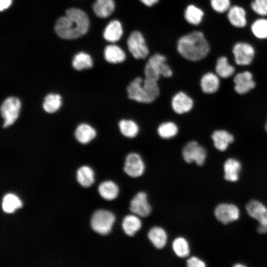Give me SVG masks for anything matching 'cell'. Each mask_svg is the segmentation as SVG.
Wrapping results in <instances>:
<instances>
[{"label": "cell", "instance_id": "obj_8", "mask_svg": "<svg viewBox=\"0 0 267 267\" xmlns=\"http://www.w3.org/2000/svg\"><path fill=\"white\" fill-rule=\"evenodd\" d=\"M182 155L187 163L195 162L198 166L204 164L207 156L206 149L197 141L192 140L187 142L183 147Z\"/></svg>", "mask_w": 267, "mask_h": 267}, {"label": "cell", "instance_id": "obj_22", "mask_svg": "<svg viewBox=\"0 0 267 267\" xmlns=\"http://www.w3.org/2000/svg\"><path fill=\"white\" fill-rule=\"evenodd\" d=\"M96 135L95 130L89 124L83 123L78 126L75 132L76 139L82 144H86Z\"/></svg>", "mask_w": 267, "mask_h": 267}, {"label": "cell", "instance_id": "obj_4", "mask_svg": "<svg viewBox=\"0 0 267 267\" xmlns=\"http://www.w3.org/2000/svg\"><path fill=\"white\" fill-rule=\"evenodd\" d=\"M21 103L20 99L15 96L5 98L0 106V114L3 119V128L12 125L19 117Z\"/></svg>", "mask_w": 267, "mask_h": 267}, {"label": "cell", "instance_id": "obj_42", "mask_svg": "<svg viewBox=\"0 0 267 267\" xmlns=\"http://www.w3.org/2000/svg\"><path fill=\"white\" fill-rule=\"evenodd\" d=\"M143 4L148 7H151L157 3L159 0H139Z\"/></svg>", "mask_w": 267, "mask_h": 267}, {"label": "cell", "instance_id": "obj_40", "mask_svg": "<svg viewBox=\"0 0 267 267\" xmlns=\"http://www.w3.org/2000/svg\"><path fill=\"white\" fill-rule=\"evenodd\" d=\"M187 265L189 267H204L205 263L196 257H192L187 261Z\"/></svg>", "mask_w": 267, "mask_h": 267}, {"label": "cell", "instance_id": "obj_33", "mask_svg": "<svg viewBox=\"0 0 267 267\" xmlns=\"http://www.w3.org/2000/svg\"><path fill=\"white\" fill-rule=\"evenodd\" d=\"M92 65L93 62L91 57L85 52H79L76 54L72 61L73 68L79 71L90 68Z\"/></svg>", "mask_w": 267, "mask_h": 267}, {"label": "cell", "instance_id": "obj_13", "mask_svg": "<svg viewBox=\"0 0 267 267\" xmlns=\"http://www.w3.org/2000/svg\"><path fill=\"white\" fill-rule=\"evenodd\" d=\"M130 210L134 214L142 217L149 215L151 208L147 199V195L143 192L137 193L132 200L130 203Z\"/></svg>", "mask_w": 267, "mask_h": 267}, {"label": "cell", "instance_id": "obj_9", "mask_svg": "<svg viewBox=\"0 0 267 267\" xmlns=\"http://www.w3.org/2000/svg\"><path fill=\"white\" fill-rule=\"evenodd\" d=\"M145 165L140 155L137 153L132 152L126 157L124 170L129 176L136 178L144 173Z\"/></svg>", "mask_w": 267, "mask_h": 267}, {"label": "cell", "instance_id": "obj_26", "mask_svg": "<svg viewBox=\"0 0 267 267\" xmlns=\"http://www.w3.org/2000/svg\"><path fill=\"white\" fill-rule=\"evenodd\" d=\"M148 237L153 245L158 249L163 248L167 242L166 231L160 227L152 228L148 233Z\"/></svg>", "mask_w": 267, "mask_h": 267}, {"label": "cell", "instance_id": "obj_35", "mask_svg": "<svg viewBox=\"0 0 267 267\" xmlns=\"http://www.w3.org/2000/svg\"><path fill=\"white\" fill-rule=\"evenodd\" d=\"M173 249L178 257L185 258L190 252L189 246L186 239L183 237L176 238L172 244Z\"/></svg>", "mask_w": 267, "mask_h": 267}, {"label": "cell", "instance_id": "obj_29", "mask_svg": "<svg viewBox=\"0 0 267 267\" xmlns=\"http://www.w3.org/2000/svg\"><path fill=\"white\" fill-rule=\"evenodd\" d=\"M62 104L61 96L57 93H49L44 98L43 107L47 113H53L56 112Z\"/></svg>", "mask_w": 267, "mask_h": 267}, {"label": "cell", "instance_id": "obj_30", "mask_svg": "<svg viewBox=\"0 0 267 267\" xmlns=\"http://www.w3.org/2000/svg\"><path fill=\"white\" fill-rule=\"evenodd\" d=\"M215 70L217 74L222 78L231 76L235 71L234 67L229 64L226 57L222 56L217 61Z\"/></svg>", "mask_w": 267, "mask_h": 267}, {"label": "cell", "instance_id": "obj_36", "mask_svg": "<svg viewBox=\"0 0 267 267\" xmlns=\"http://www.w3.org/2000/svg\"><path fill=\"white\" fill-rule=\"evenodd\" d=\"M251 30L257 38L261 39L267 38V19L256 20L251 26Z\"/></svg>", "mask_w": 267, "mask_h": 267}, {"label": "cell", "instance_id": "obj_7", "mask_svg": "<svg viewBox=\"0 0 267 267\" xmlns=\"http://www.w3.org/2000/svg\"><path fill=\"white\" fill-rule=\"evenodd\" d=\"M247 212L252 218L259 222L257 231L261 234L267 232V208L261 202L251 200L246 206Z\"/></svg>", "mask_w": 267, "mask_h": 267}, {"label": "cell", "instance_id": "obj_12", "mask_svg": "<svg viewBox=\"0 0 267 267\" xmlns=\"http://www.w3.org/2000/svg\"><path fill=\"white\" fill-rule=\"evenodd\" d=\"M193 99L183 91L176 93L171 100V107L176 114L181 115L189 112L193 107Z\"/></svg>", "mask_w": 267, "mask_h": 267}, {"label": "cell", "instance_id": "obj_6", "mask_svg": "<svg viewBox=\"0 0 267 267\" xmlns=\"http://www.w3.org/2000/svg\"><path fill=\"white\" fill-rule=\"evenodd\" d=\"M143 80L141 77H137L130 82L127 87L128 97L138 103H151L154 101L143 86Z\"/></svg>", "mask_w": 267, "mask_h": 267}, {"label": "cell", "instance_id": "obj_24", "mask_svg": "<svg viewBox=\"0 0 267 267\" xmlns=\"http://www.w3.org/2000/svg\"><path fill=\"white\" fill-rule=\"evenodd\" d=\"M118 127L121 134L127 138H134L139 133L138 125L131 119L121 120L118 123Z\"/></svg>", "mask_w": 267, "mask_h": 267}, {"label": "cell", "instance_id": "obj_14", "mask_svg": "<svg viewBox=\"0 0 267 267\" xmlns=\"http://www.w3.org/2000/svg\"><path fill=\"white\" fill-rule=\"evenodd\" d=\"M160 75L165 78L172 76L173 72L167 63L166 57L161 53H155L150 56L147 62Z\"/></svg>", "mask_w": 267, "mask_h": 267}, {"label": "cell", "instance_id": "obj_21", "mask_svg": "<svg viewBox=\"0 0 267 267\" xmlns=\"http://www.w3.org/2000/svg\"><path fill=\"white\" fill-rule=\"evenodd\" d=\"M95 15L100 18H107L114 11L115 3L114 0H96L92 5Z\"/></svg>", "mask_w": 267, "mask_h": 267}, {"label": "cell", "instance_id": "obj_27", "mask_svg": "<svg viewBox=\"0 0 267 267\" xmlns=\"http://www.w3.org/2000/svg\"><path fill=\"white\" fill-rule=\"evenodd\" d=\"M141 227L140 219L135 215L126 216L122 222V227L125 233L129 236L134 235Z\"/></svg>", "mask_w": 267, "mask_h": 267}, {"label": "cell", "instance_id": "obj_15", "mask_svg": "<svg viewBox=\"0 0 267 267\" xmlns=\"http://www.w3.org/2000/svg\"><path fill=\"white\" fill-rule=\"evenodd\" d=\"M233 81L234 89L240 94L249 92L256 85L252 74L249 71L238 73L234 76Z\"/></svg>", "mask_w": 267, "mask_h": 267}, {"label": "cell", "instance_id": "obj_39", "mask_svg": "<svg viewBox=\"0 0 267 267\" xmlns=\"http://www.w3.org/2000/svg\"><path fill=\"white\" fill-rule=\"evenodd\" d=\"M144 75L145 78L157 82L161 77L160 75L147 63L144 68Z\"/></svg>", "mask_w": 267, "mask_h": 267}, {"label": "cell", "instance_id": "obj_34", "mask_svg": "<svg viewBox=\"0 0 267 267\" xmlns=\"http://www.w3.org/2000/svg\"><path fill=\"white\" fill-rule=\"evenodd\" d=\"M22 206V203L19 198L15 195L8 193L5 195L2 202V208L7 213H11L19 208Z\"/></svg>", "mask_w": 267, "mask_h": 267}, {"label": "cell", "instance_id": "obj_23", "mask_svg": "<svg viewBox=\"0 0 267 267\" xmlns=\"http://www.w3.org/2000/svg\"><path fill=\"white\" fill-rule=\"evenodd\" d=\"M228 10L227 18L233 26L242 28L246 25V12L243 8L235 5L229 8Z\"/></svg>", "mask_w": 267, "mask_h": 267}, {"label": "cell", "instance_id": "obj_25", "mask_svg": "<svg viewBox=\"0 0 267 267\" xmlns=\"http://www.w3.org/2000/svg\"><path fill=\"white\" fill-rule=\"evenodd\" d=\"M204 13L203 11L194 4L186 6L184 11V18L189 24L198 25L202 21Z\"/></svg>", "mask_w": 267, "mask_h": 267}, {"label": "cell", "instance_id": "obj_38", "mask_svg": "<svg viewBox=\"0 0 267 267\" xmlns=\"http://www.w3.org/2000/svg\"><path fill=\"white\" fill-rule=\"evenodd\" d=\"M210 3L213 9L219 13L224 12L230 8L229 0H211Z\"/></svg>", "mask_w": 267, "mask_h": 267}, {"label": "cell", "instance_id": "obj_44", "mask_svg": "<svg viewBox=\"0 0 267 267\" xmlns=\"http://www.w3.org/2000/svg\"><path fill=\"white\" fill-rule=\"evenodd\" d=\"M265 129H266V131L267 132V121L265 125Z\"/></svg>", "mask_w": 267, "mask_h": 267}, {"label": "cell", "instance_id": "obj_11", "mask_svg": "<svg viewBox=\"0 0 267 267\" xmlns=\"http://www.w3.org/2000/svg\"><path fill=\"white\" fill-rule=\"evenodd\" d=\"M232 52L235 63L239 65H248L254 57L255 50L253 47L246 43H238L233 46Z\"/></svg>", "mask_w": 267, "mask_h": 267}, {"label": "cell", "instance_id": "obj_2", "mask_svg": "<svg viewBox=\"0 0 267 267\" xmlns=\"http://www.w3.org/2000/svg\"><path fill=\"white\" fill-rule=\"evenodd\" d=\"M177 49L184 59L197 61L207 55L210 50V46L203 33L201 31H194L178 39Z\"/></svg>", "mask_w": 267, "mask_h": 267}, {"label": "cell", "instance_id": "obj_1", "mask_svg": "<svg viewBox=\"0 0 267 267\" xmlns=\"http://www.w3.org/2000/svg\"><path fill=\"white\" fill-rule=\"evenodd\" d=\"M89 25V18L83 10L71 8L66 11L65 15L58 18L55 31L64 39H75L86 33Z\"/></svg>", "mask_w": 267, "mask_h": 267}, {"label": "cell", "instance_id": "obj_28", "mask_svg": "<svg viewBox=\"0 0 267 267\" xmlns=\"http://www.w3.org/2000/svg\"><path fill=\"white\" fill-rule=\"evenodd\" d=\"M100 195L107 200L115 199L118 195L119 188L114 182L108 180L102 182L98 187Z\"/></svg>", "mask_w": 267, "mask_h": 267}, {"label": "cell", "instance_id": "obj_5", "mask_svg": "<svg viewBox=\"0 0 267 267\" xmlns=\"http://www.w3.org/2000/svg\"><path fill=\"white\" fill-rule=\"evenodd\" d=\"M115 221V216L112 212L99 210L92 215L91 225L95 231L102 235H106L110 232Z\"/></svg>", "mask_w": 267, "mask_h": 267}, {"label": "cell", "instance_id": "obj_18", "mask_svg": "<svg viewBox=\"0 0 267 267\" xmlns=\"http://www.w3.org/2000/svg\"><path fill=\"white\" fill-rule=\"evenodd\" d=\"M212 139L216 148L224 151L234 140L233 136L225 130H219L214 131L212 134Z\"/></svg>", "mask_w": 267, "mask_h": 267}, {"label": "cell", "instance_id": "obj_41", "mask_svg": "<svg viewBox=\"0 0 267 267\" xmlns=\"http://www.w3.org/2000/svg\"><path fill=\"white\" fill-rule=\"evenodd\" d=\"M12 0H0V10L2 11L7 8L11 4Z\"/></svg>", "mask_w": 267, "mask_h": 267}, {"label": "cell", "instance_id": "obj_20", "mask_svg": "<svg viewBox=\"0 0 267 267\" xmlns=\"http://www.w3.org/2000/svg\"><path fill=\"white\" fill-rule=\"evenodd\" d=\"M219 76L212 72L205 74L200 80V87L205 93L211 94L216 92L220 87Z\"/></svg>", "mask_w": 267, "mask_h": 267}, {"label": "cell", "instance_id": "obj_37", "mask_svg": "<svg viewBox=\"0 0 267 267\" xmlns=\"http://www.w3.org/2000/svg\"><path fill=\"white\" fill-rule=\"evenodd\" d=\"M251 6L257 14L262 16L267 15V0H253Z\"/></svg>", "mask_w": 267, "mask_h": 267}, {"label": "cell", "instance_id": "obj_32", "mask_svg": "<svg viewBox=\"0 0 267 267\" xmlns=\"http://www.w3.org/2000/svg\"><path fill=\"white\" fill-rule=\"evenodd\" d=\"M77 178L80 184L84 187L90 186L94 182V173L88 166L80 167L77 172Z\"/></svg>", "mask_w": 267, "mask_h": 267}, {"label": "cell", "instance_id": "obj_19", "mask_svg": "<svg viewBox=\"0 0 267 267\" xmlns=\"http://www.w3.org/2000/svg\"><path fill=\"white\" fill-rule=\"evenodd\" d=\"M241 168V164L238 160L234 158L228 159L223 165L224 179L230 182L237 181Z\"/></svg>", "mask_w": 267, "mask_h": 267}, {"label": "cell", "instance_id": "obj_17", "mask_svg": "<svg viewBox=\"0 0 267 267\" xmlns=\"http://www.w3.org/2000/svg\"><path fill=\"white\" fill-rule=\"evenodd\" d=\"M104 56L106 61L112 64L123 63L127 57L125 51L115 44H109L105 47Z\"/></svg>", "mask_w": 267, "mask_h": 267}, {"label": "cell", "instance_id": "obj_3", "mask_svg": "<svg viewBox=\"0 0 267 267\" xmlns=\"http://www.w3.org/2000/svg\"><path fill=\"white\" fill-rule=\"evenodd\" d=\"M128 49L136 59H144L149 54V49L145 37L137 30L132 31L127 40Z\"/></svg>", "mask_w": 267, "mask_h": 267}, {"label": "cell", "instance_id": "obj_43", "mask_svg": "<svg viewBox=\"0 0 267 267\" xmlns=\"http://www.w3.org/2000/svg\"><path fill=\"white\" fill-rule=\"evenodd\" d=\"M234 266L236 267H244L245 266L240 264H236Z\"/></svg>", "mask_w": 267, "mask_h": 267}, {"label": "cell", "instance_id": "obj_10", "mask_svg": "<svg viewBox=\"0 0 267 267\" xmlns=\"http://www.w3.org/2000/svg\"><path fill=\"white\" fill-rule=\"evenodd\" d=\"M217 219L223 224H227L238 219L240 212L238 208L232 204L222 203L215 210Z\"/></svg>", "mask_w": 267, "mask_h": 267}, {"label": "cell", "instance_id": "obj_31", "mask_svg": "<svg viewBox=\"0 0 267 267\" xmlns=\"http://www.w3.org/2000/svg\"><path fill=\"white\" fill-rule=\"evenodd\" d=\"M178 128L173 122L162 123L157 128L158 135L163 139H170L175 137L178 133Z\"/></svg>", "mask_w": 267, "mask_h": 267}, {"label": "cell", "instance_id": "obj_16", "mask_svg": "<svg viewBox=\"0 0 267 267\" xmlns=\"http://www.w3.org/2000/svg\"><path fill=\"white\" fill-rule=\"evenodd\" d=\"M124 34L122 23L117 19L109 22L103 32V37L109 42L114 43L119 41Z\"/></svg>", "mask_w": 267, "mask_h": 267}]
</instances>
